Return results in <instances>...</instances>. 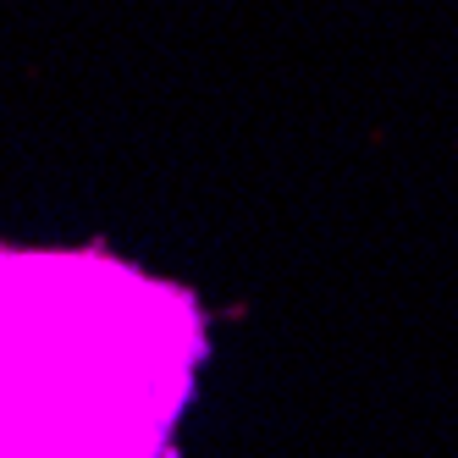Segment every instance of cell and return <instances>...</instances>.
Masks as SVG:
<instances>
[{"label":"cell","mask_w":458,"mask_h":458,"mask_svg":"<svg viewBox=\"0 0 458 458\" xmlns=\"http://www.w3.org/2000/svg\"><path fill=\"white\" fill-rule=\"evenodd\" d=\"M205 320L111 254L0 249V458H166Z\"/></svg>","instance_id":"obj_1"}]
</instances>
